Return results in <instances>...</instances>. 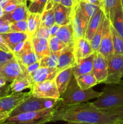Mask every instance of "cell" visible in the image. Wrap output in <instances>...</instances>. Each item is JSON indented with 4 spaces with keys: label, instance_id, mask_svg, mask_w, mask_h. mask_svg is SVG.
<instances>
[{
    "label": "cell",
    "instance_id": "obj_30",
    "mask_svg": "<svg viewBox=\"0 0 123 124\" xmlns=\"http://www.w3.org/2000/svg\"><path fill=\"white\" fill-rule=\"evenodd\" d=\"M105 18H106V16H105L104 13H103L102 18H101V22L100 23V25H99L96 31H95L94 35L93 36L91 41H90L92 48L94 52H98L99 48H100L101 39H102V33H103V29L104 25Z\"/></svg>",
    "mask_w": 123,
    "mask_h": 124
},
{
    "label": "cell",
    "instance_id": "obj_38",
    "mask_svg": "<svg viewBox=\"0 0 123 124\" xmlns=\"http://www.w3.org/2000/svg\"><path fill=\"white\" fill-rule=\"evenodd\" d=\"M10 28L11 31L27 33V21L22 20L10 23Z\"/></svg>",
    "mask_w": 123,
    "mask_h": 124
},
{
    "label": "cell",
    "instance_id": "obj_8",
    "mask_svg": "<svg viewBox=\"0 0 123 124\" xmlns=\"http://www.w3.org/2000/svg\"><path fill=\"white\" fill-rule=\"evenodd\" d=\"M25 73H28L25 67L18 62L15 57L0 67V76L7 83H12L17 78Z\"/></svg>",
    "mask_w": 123,
    "mask_h": 124
},
{
    "label": "cell",
    "instance_id": "obj_50",
    "mask_svg": "<svg viewBox=\"0 0 123 124\" xmlns=\"http://www.w3.org/2000/svg\"><path fill=\"white\" fill-rule=\"evenodd\" d=\"M10 24V22L6 20V19L2 17V18H0V27L2 26V25H5V24Z\"/></svg>",
    "mask_w": 123,
    "mask_h": 124
},
{
    "label": "cell",
    "instance_id": "obj_11",
    "mask_svg": "<svg viewBox=\"0 0 123 124\" xmlns=\"http://www.w3.org/2000/svg\"><path fill=\"white\" fill-rule=\"evenodd\" d=\"M13 54L18 62L25 67L39 61L34 51L31 38L25 41L22 47L17 52H13Z\"/></svg>",
    "mask_w": 123,
    "mask_h": 124
},
{
    "label": "cell",
    "instance_id": "obj_24",
    "mask_svg": "<svg viewBox=\"0 0 123 124\" xmlns=\"http://www.w3.org/2000/svg\"><path fill=\"white\" fill-rule=\"evenodd\" d=\"M55 36L66 46H74L75 38L72 23L60 26Z\"/></svg>",
    "mask_w": 123,
    "mask_h": 124
},
{
    "label": "cell",
    "instance_id": "obj_42",
    "mask_svg": "<svg viewBox=\"0 0 123 124\" xmlns=\"http://www.w3.org/2000/svg\"><path fill=\"white\" fill-rule=\"evenodd\" d=\"M40 67H41V62H40V61H37L36 62L29 65L28 66L25 67V69H26L27 71L29 74H31V73H33V71H34L35 70L38 69Z\"/></svg>",
    "mask_w": 123,
    "mask_h": 124
},
{
    "label": "cell",
    "instance_id": "obj_16",
    "mask_svg": "<svg viewBox=\"0 0 123 124\" xmlns=\"http://www.w3.org/2000/svg\"><path fill=\"white\" fill-rule=\"evenodd\" d=\"M55 24L59 26L66 25L71 23L72 7H68L62 4H56L54 7Z\"/></svg>",
    "mask_w": 123,
    "mask_h": 124
},
{
    "label": "cell",
    "instance_id": "obj_44",
    "mask_svg": "<svg viewBox=\"0 0 123 124\" xmlns=\"http://www.w3.org/2000/svg\"><path fill=\"white\" fill-rule=\"evenodd\" d=\"M60 26L58 25L57 24H54L53 26L49 28V36L50 37H53V36H55V34L57 32L58 30H59Z\"/></svg>",
    "mask_w": 123,
    "mask_h": 124
},
{
    "label": "cell",
    "instance_id": "obj_40",
    "mask_svg": "<svg viewBox=\"0 0 123 124\" xmlns=\"http://www.w3.org/2000/svg\"><path fill=\"white\" fill-rule=\"evenodd\" d=\"M14 58L13 52H6L0 49V67Z\"/></svg>",
    "mask_w": 123,
    "mask_h": 124
},
{
    "label": "cell",
    "instance_id": "obj_28",
    "mask_svg": "<svg viewBox=\"0 0 123 124\" xmlns=\"http://www.w3.org/2000/svg\"><path fill=\"white\" fill-rule=\"evenodd\" d=\"M77 84L82 89L86 90L98 84V82L92 72L83 74L75 78Z\"/></svg>",
    "mask_w": 123,
    "mask_h": 124
},
{
    "label": "cell",
    "instance_id": "obj_52",
    "mask_svg": "<svg viewBox=\"0 0 123 124\" xmlns=\"http://www.w3.org/2000/svg\"><path fill=\"white\" fill-rule=\"evenodd\" d=\"M66 124H91L86 122H67Z\"/></svg>",
    "mask_w": 123,
    "mask_h": 124
},
{
    "label": "cell",
    "instance_id": "obj_7",
    "mask_svg": "<svg viewBox=\"0 0 123 124\" xmlns=\"http://www.w3.org/2000/svg\"><path fill=\"white\" fill-rule=\"evenodd\" d=\"M123 74V55L114 54L107 61V77L105 84H116L122 79Z\"/></svg>",
    "mask_w": 123,
    "mask_h": 124
},
{
    "label": "cell",
    "instance_id": "obj_49",
    "mask_svg": "<svg viewBox=\"0 0 123 124\" xmlns=\"http://www.w3.org/2000/svg\"><path fill=\"white\" fill-rule=\"evenodd\" d=\"M86 1H88V2H89V3L98 6V7H100V8L102 7V4H101V2L99 1V0H86Z\"/></svg>",
    "mask_w": 123,
    "mask_h": 124
},
{
    "label": "cell",
    "instance_id": "obj_56",
    "mask_svg": "<svg viewBox=\"0 0 123 124\" xmlns=\"http://www.w3.org/2000/svg\"><path fill=\"white\" fill-rule=\"evenodd\" d=\"M20 1H27V0H20Z\"/></svg>",
    "mask_w": 123,
    "mask_h": 124
},
{
    "label": "cell",
    "instance_id": "obj_32",
    "mask_svg": "<svg viewBox=\"0 0 123 124\" xmlns=\"http://www.w3.org/2000/svg\"><path fill=\"white\" fill-rule=\"evenodd\" d=\"M120 1L121 0H104L102 4L101 8L110 23L113 20L116 7Z\"/></svg>",
    "mask_w": 123,
    "mask_h": 124
},
{
    "label": "cell",
    "instance_id": "obj_48",
    "mask_svg": "<svg viewBox=\"0 0 123 124\" xmlns=\"http://www.w3.org/2000/svg\"><path fill=\"white\" fill-rule=\"evenodd\" d=\"M10 114V112H8V111L1 113H0V122H1V121L5 120L6 119H7V117H9Z\"/></svg>",
    "mask_w": 123,
    "mask_h": 124
},
{
    "label": "cell",
    "instance_id": "obj_21",
    "mask_svg": "<svg viewBox=\"0 0 123 124\" xmlns=\"http://www.w3.org/2000/svg\"><path fill=\"white\" fill-rule=\"evenodd\" d=\"M72 67H71L62 71H59L54 78V81L60 95L66 90L70 81L74 76Z\"/></svg>",
    "mask_w": 123,
    "mask_h": 124
},
{
    "label": "cell",
    "instance_id": "obj_2",
    "mask_svg": "<svg viewBox=\"0 0 123 124\" xmlns=\"http://www.w3.org/2000/svg\"><path fill=\"white\" fill-rule=\"evenodd\" d=\"M102 92L95 91L92 88L83 90L79 87L73 76L63 94L58 99L56 105H74L88 102L90 99L98 98L101 96Z\"/></svg>",
    "mask_w": 123,
    "mask_h": 124
},
{
    "label": "cell",
    "instance_id": "obj_14",
    "mask_svg": "<svg viewBox=\"0 0 123 124\" xmlns=\"http://www.w3.org/2000/svg\"><path fill=\"white\" fill-rule=\"evenodd\" d=\"M75 64L76 59L74 52V46H66L62 50L59 56L56 67L58 71L74 67Z\"/></svg>",
    "mask_w": 123,
    "mask_h": 124
},
{
    "label": "cell",
    "instance_id": "obj_43",
    "mask_svg": "<svg viewBox=\"0 0 123 124\" xmlns=\"http://www.w3.org/2000/svg\"><path fill=\"white\" fill-rule=\"evenodd\" d=\"M0 49L6 52H12L1 34H0Z\"/></svg>",
    "mask_w": 123,
    "mask_h": 124
},
{
    "label": "cell",
    "instance_id": "obj_23",
    "mask_svg": "<svg viewBox=\"0 0 123 124\" xmlns=\"http://www.w3.org/2000/svg\"><path fill=\"white\" fill-rule=\"evenodd\" d=\"M94 57L95 52L87 58L81 59L78 63L75 64V65L72 67L74 76L76 78L80 75L92 72Z\"/></svg>",
    "mask_w": 123,
    "mask_h": 124
},
{
    "label": "cell",
    "instance_id": "obj_3",
    "mask_svg": "<svg viewBox=\"0 0 123 124\" xmlns=\"http://www.w3.org/2000/svg\"><path fill=\"white\" fill-rule=\"evenodd\" d=\"M102 94L93 102V104L100 110L118 107L123 104V80L116 84H106Z\"/></svg>",
    "mask_w": 123,
    "mask_h": 124
},
{
    "label": "cell",
    "instance_id": "obj_25",
    "mask_svg": "<svg viewBox=\"0 0 123 124\" xmlns=\"http://www.w3.org/2000/svg\"><path fill=\"white\" fill-rule=\"evenodd\" d=\"M56 4L51 0H48L44 10L41 14V25L40 27L49 29L55 24L54 19V7Z\"/></svg>",
    "mask_w": 123,
    "mask_h": 124
},
{
    "label": "cell",
    "instance_id": "obj_17",
    "mask_svg": "<svg viewBox=\"0 0 123 124\" xmlns=\"http://www.w3.org/2000/svg\"><path fill=\"white\" fill-rule=\"evenodd\" d=\"M34 82L31 75L29 73H25L19 76L9 84L10 93H20L22 91L27 88H31Z\"/></svg>",
    "mask_w": 123,
    "mask_h": 124
},
{
    "label": "cell",
    "instance_id": "obj_27",
    "mask_svg": "<svg viewBox=\"0 0 123 124\" xmlns=\"http://www.w3.org/2000/svg\"><path fill=\"white\" fill-rule=\"evenodd\" d=\"M111 24L123 38V0H121L117 5Z\"/></svg>",
    "mask_w": 123,
    "mask_h": 124
},
{
    "label": "cell",
    "instance_id": "obj_19",
    "mask_svg": "<svg viewBox=\"0 0 123 124\" xmlns=\"http://www.w3.org/2000/svg\"><path fill=\"white\" fill-rule=\"evenodd\" d=\"M33 47L36 56L41 60L45 56L50 54L51 51L48 44V39L33 36L31 38Z\"/></svg>",
    "mask_w": 123,
    "mask_h": 124
},
{
    "label": "cell",
    "instance_id": "obj_26",
    "mask_svg": "<svg viewBox=\"0 0 123 124\" xmlns=\"http://www.w3.org/2000/svg\"><path fill=\"white\" fill-rule=\"evenodd\" d=\"M103 13L102 9L100 8L98 12L89 20L84 35V38L89 41H91L93 36L97 30Z\"/></svg>",
    "mask_w": 123,
    "mask_h": 124
},
{
    "label": "cell",
    "instance_id": "obj_36",
    "mask_svg": "<svg viewBox=\"0 0 123 124\" xmlns=\"http://www.w3.org/2000/svg\"><path fill=\"white\" fill-rule=\"evenodd\" d=\"M106 113L114 116L117 120L116 123L123 124V104L118 107L101 110Z\"/></svg>",
    "mask_w": 123,
    "mask_h": 124
},
{
    "label": "cell",
    "instance_id": "obj_20",
    "mask_svg": "<svg viewBox=\"0 0 123 124\" xmlns=\"http://www.w3.org/2000/svg\"><path fill=\"white\" fill-rule=\"evenodd\" d=\"M1 35L3 37L4 39L5 40L12 52H13L14 47L18 44L25 42L27 39L31 38L30 35L27 33L25 32L10 31L8 33H2Z\"/></svg>",
    "mask_w": 123,
    "mask_h": 124
},
{
    "label": "cell",
    "instance_id": "obj_55",
    "mask_svg": "<svg viewBox=\"0 0 123 124\" xmlns=\"http://www.w3.org/2000/svg\"><path fill=\"white\" fill-rule=\"evenodd\" d=\"M36 1V0H27V1H30V2H34V1Z\"/></svg>",
    "mask_w": 123,
    "mask_h": 124
},
{
    "label": "cell",
    "instance_id": "obj_18",
    "mask_svg": "<svg viewBox=\"0 0 123 124\" xmlns=\"http://www.w3.org/2000/svg\"><path fill=\"white\" fill-rule=\"evenodd\" d=\"M59 72L57 68H49L40 67L30 74L34 83L53 80Z\"/></svg>",
    "mask_w": 123,
    "mask_h": 124
},
{
    "label": "cell",
    "instance_id": "obj_35",
    "mask_svg": "<svg viewBox=\"0 0 123 124\" xmlns=\"http://www.w3.org/2000/svg\"><path fill=\"white\" fill-rule=\"evenodd\" d=\"M48 0H36L30 2L28 6V9L30 13H36L42 14L44 10Z\"/></svg>",
    "mask_w": 123,
    "mask_h": 124
},
{
    "label": "cell",
    "instance_id": "obj_4",
    "mask_svg": "<svg viewBox=\"0 0 123 124\" xmlns=\"http://www.w3.org/2000/svg\"><path fill=\"white\" fill-rule=\"evenodd\" d=\"M55 107L9 116L0 124H45L50 122Z\"/></svg>",
    "mask_w": 123,
    "mask_h": 124
},
{
    "label": "cell",
    "instance_id": "obj_33",
    "mask_svg": "<svg viewBox=\"0 0 123 124\" xmlns=\"http://www.w3.org/2000/svg\"><path fill=\"white\" fill-rule=\"evenodd\" d=\"M110 29L112 31L113 46L115 54L123 55V38L117 32L110 23Z\"/></svg>",
    "mask_w": 123,
    "mask_h": 124
},
{
    "label": "cell",
    "instance_id": "obj_10",
    "mask_svg": "<svg viewBox=\"0 0 123 124\" xmlns=\"http://www.w3.org/2000/svg\"><path fill=\"white\" fill-rule=\"evenodd\" d=\"M31 92L12 93L0 98V113L11 112L14 108L31 96Z\"/></svg>",
    "mask_w": 123,
    "mask_h": 124
},
{
    "label": "cell",
    "instance_id": "obj_37",
    "mask_svg": "<svg viewBox=\"0 0 123 124\" xmlns=\"http://www.w3.org/2000/svg\"><path fill=\"white\" fill-rule=\"evenodd\" d=\"M48 44L51 53H58L62 52V50L66 46L62 41L55 36L49 37L48 39Z\"/></svg>",
    "mask_w": 123,
    "mask_h": 124
},
{
    "label": "cell",
    "instance_id": "obj_58",
    "mask_svg": "<svg viewBox=\"0 0 123 124\" xmlns=\"http://www.w3.org/2000/svg\"></svg>",
    "mask_w": 123,
    "mask_h": 124
},
{
    "label": "cell",
    "instance_id": "obj_22",
    "mask_svg": "<svg viewBox=\"0 0 123 124\" xmlns=\"http://www.w3.org/2000/svg\"><path fill=\"white\" fill-rule=\"evenodd\" d=\"M28 14L29 11L27 2H23L19 4L13 12L5 14L3 18L11 23L22 20H27Z\"/></svg>",
    "mask_w": 123,
    "mask_h": 124
},
{
    "label": "cell",
    "instance_id": "obj_31",
    "mask_svg": "<svg viewBox=\"0 0 123 124\" xmlns=\"http://www.w3.org/2000/svg\"><path fill=\"white\" fill-rule=\"evenodd\" d=\"M80 7L83 14L85 15L88 20L90 19L96 12L100 7L89 3L86 0H75Z\"/></svg>",
    "mask_w": 123,
    "mask_h": 124
},
{
    "label": "cell",
    "instance_id": "obj_57",
    "mask_svg": "<svg viewBox=\"0 0 123 124\" xmlns=\"http://www.w3.org/2000/svg\"><path fill=\"white\" fill-rule=\"evenodd\" d=\"M121 124V123H117V124Z\"/></svg>",
    "mask_w": 123,
    "mask_h": 124
},
{
    "label": "cell",
    "instance_id": "obj_6",
    "mask_svg": "<svg viewBox=\"0 0 123 124\" xmlns=\"http://www.w3.org/2000/svg\"><path fill=\"white\" fill-rule=\"evenodd\" d=\"M30 92L33 96L39 98L59 99L60 97L54 79L34 83L30 88Z\"/></svg>",
    "mask_w": 123,
    "mask_h": 124
},
{
    "label": "cell",
    "instance_id": "obj_5",
    "mask_svg": "<svg viewBox=\"0 0 123 124\" xmlns=\"http://www.w3.org/2000/svg\"><path fill=\"white\" fill-rule=\"evenodd\" d=\"M58 99L52 98H39L31 96L14 108L10 112V116L31 111L49 109L55 107Z\"/></svg>",
    "mask_w": 123,
    "mask_h": 124
},
{
    "label": "cell",
    "instance_id": "obj_51",
    "mask_svg": "<svg viewBox=\"0 0 123 124\" xmlns=\"http://www.w3.org/2000/svg\"><path fill=\"white\" fill-rule=\"evenodd\" d=\"M4 15L5 13H4V12L3 8H2V6L0 5V18H2V17L4 16Z\"/></svg>",
    "mask_w": 123,
    "mask_h": 124
},
{
    "label": "cell",
    "instance_id": "obj_9",
    "mask_svg": "<svg viewBox=\"0 0 123 124\" xmlns=\"http://www.w3.org/2000/svg\"><path fill=\"white\" fill-rule=\"evenodd\" d=\"M88 22L89 20L83 14L80 7L75 1L74 5L72 7L71 13V23L74 31L75 38H84Z\"/></svg>",
    "mask_w": 123,
    "mask_h": 124
},
{
    "label": "cell",
    "instance_id": "obj_41",
    "mask_svg": "<svg viewBox=\"0 0 123 124\" xmlns=\"http://www.w3.org/2000/svg\"><path fill=\"white\" fill-rule=\"evenodd\" d=\"M34 36H36L37 37L42 38H45L47 39H49V29L45 27H40L39 29L37 30V32L36 33Z\"/></svg>",
    "mask_w": 123,
    "mask_h": 124
},
{
    "label": "cell",
    "instance_id": "obj_15",
    "mask_svg": "<svg viewBox=\"0 0 123 124\" xmlns=\"http://www.w3.org/2000/svg\"><path fill=\"white\" fill-rule=\"evenodd\" d=\"M74 52L76 59V64L81 59L87 58L94 53L90 42L85 38L75 39L74 45Z\"/></svg>",
    "mask_w": 123,
    "mask_h": 124
},
{
    "label": "cell",
    "instance_id": "obj_13",
    "mask_svg": "<svg viewBox=\"0 0 123 124\" xmlns=\"http://www.w3.org/2000/svg\"><path fill=\"white\" fill-rule=\"evenodd\" d=\"M92 73L98 84L104 83L107 77V60L99 52H95Z\"/></svg>",
    "mask_w": 123,
    "mask_h": 124
},
{
    "label": "cell",
    "instance_id": "obj_39",
    "mask_svg": "<svg viewBox=\"0 0 123 124\" xmlns=\"http://www.w3.org/2000/svg\"><path fill=\"white\" fill-rule=\"evenodd\" d=\"M23 2H27V1H22L20 0H8L3 7L4 13L7 14L11 13L16 8L19 4Z\"/></svg>",
    "mask_w": 123,
    "mask_h": 124
},
{
    "label": "cell",
    "instance_id": "obj_54",
    "mask_svg": "<svg viewBox=\"0 0 123 124\" xmlns=\"http://www.w3.org/2000/svg\"><path fill=\"white\" fill-rule=\"evenodd\" d=\"M99 1H100V2L101 3V4H102H102H103L104 1V0H99Z\"/></svg>",
    "mask_w": 123,
    "mask_h": 124
},
{
    "label": "cell",
    "instance_id": "obj_34",
    "mask_svg": "<svg viewBox=\"0 0 123 124\" xmlns=\"http://www.w3.org/2000/svg\"><path fill=\"white\" fill-rule=\"evenodd\" d=\"M60 52L58 53H51L50 54L47 56H45L42 59L40 60L41 62V67H49V68H56L57 65L58 59L60 55Z\"/></svg>",
    "mask_w": 123,
    "mask_h": 124
},
{
    "label": "cell",
    "instance_id": "obj_1",
    "mask_svg": "<svg viewBox=\"0 0 123 124\" xmlns=\"http://www.w3.org/2000/svg\"><path fill=\"white\" fill-rule=\"evenodd\" d=\"M80 122L91 124H115L114 116L98 108L92 102H85L74 105H55L50 122Z\"/></svg>",
    "mask_w": 123,
    "mask_h": 124
},
{
    "label": "cell",
    "instance_id": "obj_29",
    "mask_svg": "<svg viewBox=\"0 0 123 124\" xmlns=\"http://www.w3.org/2000/svg\"><path fill=\"white\" fill-rule=\"evenodd\" d=\"M41 15L36 13H30L27 18V33L32 38L37 32L41 25Z\"/></svg>",
    "mask_w": 123,
    "mask_h": 124
},
{
    "label": "cell",
    "instance_id": "obj_12",
    "mask_svg": "<svg viewBox=\"0 0 123 124\" xmlns=\"http://www.w3.org/2000/svg\"><path fill=\"white\" fill-rule=\"evenodd\" d=\"M98 52H100L104 57H105L107 61L115 54L112 31L110 29V23L106 17L105 18L102 37L101 39L100 48Z\"/></svg>",
    "mask_w": 123,
    "mask_h": 124
},
{
    "label": "cell",
    "instance_id": "obj_45",
    "mask_svg": "<svg viewBox=\"0 0 123 124\" xmlns=\"http://www.w3.org/2000/svg\"><path fill=\"white\" fill-rule=\"evenodd\" d=\"M75 2V0H60V4L68 7H72Z\"/></svg>",
    "mask_w": 123,
    "mask_h": 124
},
{
    "label": "cell",
    "instance_id": "obj_53",
    "mask_svg": "<svg viewBox=\"0 0 123 124\" xmlns=\"http://www.w3.org/2000/svg\"><path fill=\"white\" fill-rule=\"evenodd\" d=\"M55 4H59L60 3V0H51Z\"/></svg>",
    "mask_w": 123,
    "mask_h": 124
},
{
    "label": "cell",
    "instance_id": "obj_47",
    "mask_svg": "<svg viewBox=\"0 0 123 124\" xmlns=\"http://www.w3.org/2000/svg\"><path fill=\"white\" fill-rule=\"evenodd\" d=\"M10 92L9 87H7L6 88H3V89H0V98L1 97L5 96L8 94H10Z\"/></svg>",
    "mask_w": 123,
    "mask_h": 124
},
{
    "label": "cell",
    "instance_id": "obj_46",
    "mask_svg": "<svg viewBox=\"0 0 123 124\" xmlns=\"http://www.w3.org/2000/svg\"><path fill=\"white\" fill-rule=\"evenodd\" d=\"M11 30L10 28V24H5L2 26L0 27V34L10 32Z\"/></svg>",
    "mask_w": 123,
    "mask_h": 124
}]
</instances>
